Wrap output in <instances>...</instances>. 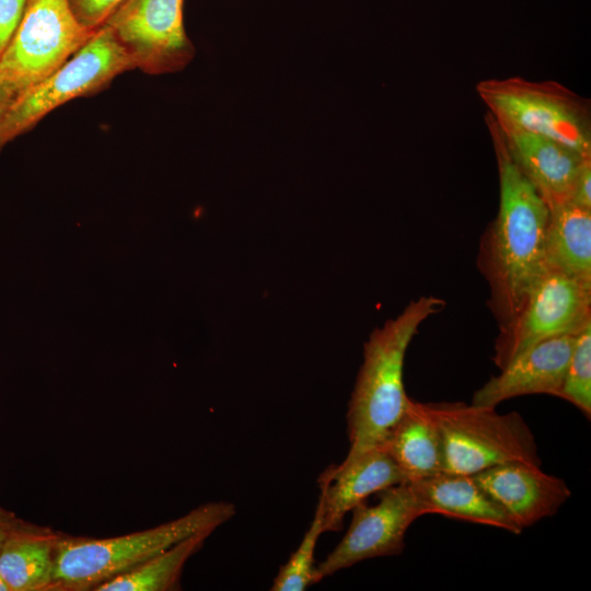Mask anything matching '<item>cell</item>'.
Masks as SVG:
<instances>
[{
	"mask_svg": "<svg viewBox=\"0 0 591 591\" xmlns=\"http://www.w3.org/2000/svg\"><path fill=\"white\" fill-rule=\"evenodd\" d=\"M472 476L521 531L555 515L571 496L564 479L526 462H507Z\"/></svg>",
	"mask_w": 591,
	"mask_h": 591,
	"instance_id": "cell-11",
	"label": "cell"
},
{
	"mask_svg": "<svg viewBox=\"0 0 591 591\" xmlns=\"http://www.w3.org/2000/svg\"><path fill=\"white\" fill-rule=\"evenodd\" d=\"M497 125L512 160L546 205L568 201L579 169L589 158L551 138Z\"/></svg>",
	"mask_w": 591,
	"mask_h": 591,
	"instance_id": "cell-14",
	"label": "cell"
},
{
	"mask_svg": "<svg viewBox=\"0 0 591 591\" xmlns=\"http://www.w3.org/2000/svg\"><path fill=\"white\" fill-rule=\"evenodd\" d=\"M184 0H124L105 24L148 74L174 73L194 58L183 19Z\"/></svg>",
	"mask_w": 591,
	"mask_h": 591,
	"instance_id": "cell-9",
	"label": "cell"
},
{
	"mask_svg": "<svg viewBox=\"0 0 591 591\" xmlns=\"http://www.w3.org/2000/svg\"><path fill=\"white\" fill-rule=\"evenodd\" d=\"M28 0H0V58L9 46Z\"/></svg>",
	"mask_w": 591,
	"mask_h": 591,
	"instance_id": "cell-23",
	"label": "cell"
},
{
	"mask_svg": "<svg viewBox=\"0 0 591 591\" xmlns=\"http://www.w3.org/2000/svg\"><path fill=\"white\" fill-rule=\"evenodd\" d=\"M135 68L114 33L101 26L63 65L13 100L0 123V150L58 106L92 95Z\"/></svg>",
	"mask_w": 591,
	"mask_h": 591,
	"instance_id": "cell-6",
	"label": "cell"
},
{
	"mask_svg": "<svg viewBox=\"0 0 591 591\" xmlns=\"http://www.w3.org/2000/svg\"><path fill=\"white\" fill-rule=\"evenodd\" d=\"M14 99L15 94L13 93V91L0 80V123L7 108L10 106Z\"/></svg>",
	"mask_w": 591,
	"mask_h": 591,
	"instance_id": "cell-26",
	"label": "cell"
},
{
	"mask_svg": "<svg viewBox=\"0 0 591 591\" xmlns=\"http://www.w3.org/2000/svg\"><path fill=\"white\" fill-rule=\"evenodd\" d=\"M591 324V283L549 268L513 318L499 328L494 363L500 369L534 345L577 335Z\"/></svg>",
	"mask_w": 591,
	"mask_h": 591,
	"instance_id": "cell-8",
	"label": "cell"
},
{
	"mask_svg": "<svg viewBox=\"0 0 591 591\" xmlns=\"http://www.w3.org/2000/svg\"><path fill=\"white\" fill-rule=\"evenodd\" d=\"M323 530V505L318 498L313 521L290 558L279 569L271 591H303L315 584L314 553Z\"/></svg>",
	"mask_w": 591,
	"mask_h": 591,
	"instance_id": "cell-20",
	"label": "cell"
},
{
	"mask_svg": "<svg viewBox=\"0 0 591 591\" xmlns=\"http://www.w3.org/2000/svg\"><path fill=\"white\" fill-rule=\"evenodd\" d=\"M407 484L426 514H441L512 534L522 532L472 475L442 472Z\"/></svg>",
	"mask_w": 591,
	"mask_h": 591,
	"instance_id": "cell-15",
	"label": "cell"
},
{
	"mask_svg": "<svg viewBox=\"0 0 591 591\" xmlns=\"http://www.w3.org/2000/svg\"><path fill=\"white\" fill-rule=\"evenodd\" d=\"M443 447V472L474 475L507 462L541 465L534 433L523 417L463 402L424 403Z\"/></svg>",
	"mask_w": 591,
	"mask_h": 591,
	"instance_id": "cell-4",
	"label": "cell"
},
{
	"mask_svg": "<svg viewBox=\"0 0 591 591\" xmlns=\"http://www.w3.org/2000/svg\"><path fill=\"white\" fill-rule=\"evenodd\" d=\"M379 494L375 505L362 502L352 509L346 534L315 567V583L363 560L394 556L404 551L408 528L426 515V511L407 483Z\"/></svg>",
	"mask_w": 591,
	"mask_h": 591,
	"instance_id": "cell-10",
	"label": "cell"
},
{
	"mask_svg": "<svg viewBox=\"0 0 591 591\" xmlns=\"http://www.w3.org/2000/svg\"><path fill=\"white\" fill-rule=\"evenodd\" d=\"M61 534L15 518L0 547V576L10 591H50Z\"/></svg>",
	"mask_w": 591,
	"mask_h": 591,
	"instance_id": "cell-16",
	"label": "cell"
},
{
	"mask_svg": "<svg viewBox=\"0 0 591 591\" xmlns=\"http://www.w3.org/2000/svg\"><path fill=\"white\" fill-rule=\"evenodd\" d=\"M549 268L591 283V209L565 201L548 207Z\"/></svg>",
	"mask_w": 591,
	"mask_h": 591,
	"instance_id": "cell-18",
	"label": "cell"
},
{
	"mask_svg": "<svg viewBox=\"0 0 591 591\" xmlns=\"http://www.w3.org/2000/svg\"><path fill=\"white\" fill-rule=\"evenodd\" d=\"M92 34L77 20L68 0H28L0 58V80L16 97L63 65Z\"/></svg>",
	"mask_w": 591,
	"mask_h": 591,
	"instance_id": "cell-7",
	"label": "cell"
},
{
	"mask_svg": "<svg viewBox=\"0 0 591 591\" xmlns=\"http://www.w3.org/2000/svg\"><path fill=\"white\" fill-rule=\"evenodd\" d=\"M16 515L14 512L0 507V547L12 526Z\"/></svg>",
	"mask_w": 591,
	"mask_h": 591,
	"instance_id": "cell-25",
	"label": "cell"
},
{
	"mask_svg": "<svg viewBox=\"0 0 591 591\" xmlns=\"http://www.w3.org/2000/svg\"><path fill=\"white\" fill-rule=\"evenodd\" d=\"M558 397L591 416V324L576 335Z\"/></svg>",
	"mask_w": 591,
	"mask_h": 591,
	"instance_id": "cell-21",
	"label": "cell"
},
{
	"mask_svg": "<svg viewBox=\"0 0 591 591\" xmlns=\"http://www.w3.org/2000/svg\"><path fill=\"white\" fill-rule=\"evenodd\" d=\"M405 483L401 470L379 447L329 465L318 479L324 533L341 530L346 514L371 495Z\"/></svg>",
	"mask_w": 591,
	"mask_h": 591,
	"instance_id": "cell-12",
	"label": "cell"
},
{
	"mask_svg": "<svg viewBox=\"0 0 591 591\" xmlns=\"http://www.w3.org/2000/svg\"><path fill=\"white\" fill-rule=\"evenodd\" d=\"M394 461L407 483L443 472V447L424 403L408 404L378 445Z\"/></svg>",
	"mask_w": 591,
	"mask_h": 591,
	"instance_id": "cell-17",
	"label": "cell"
},
{
	"mask_svg": "<svg viewBox=\"0 0 591 591\" xmlns=\"http://www.w3.org/2000/svg\"><path fill=\"white\" fill-rule=\"evenodd\" d=\"M591 158L586 159L573 182L568 201L591 209Z\"/></svg>",
	"mask_w": 591,
	"mask_h": 591,
	"instance_id": "cell-24",
	"label": "cell"
},
{
	"mask_svg": "<svg viewBox=\"0 0 591 591\" xmlns=\"http://www.w3.org/2000/svg\"><path fill=\"white\" fill-rule=\"evenodd\" d=\"M0 591H10V588L8 587V584H7L5 581L2 579L1 576H0Z\"/></svg>",
	"mask_w": 591,
	"mask_h": 591,
	"instance_id": "cell-27",
	"label": "cell"
},
{
	"mask_svg": "<svg viewBox=\"0 0 591 591\" xmlns=\"http://www.w3.org/2000/svg\"><path fill=\"white\" fill-rule=\"evenodd\" d=\"M234 514L233 503L213 501L166 523L125 535L95 538L62 533L50 591H94L185 537L216 530Z\"/></svg>",
	"mask_w": 591,
	"mask_h": 591,
	"instance_id": "cell-3",
	"label": "cell"
},
{
	"mask_svg": "<svg viewBox=\"0 0 591 591\" xmlns=\"http://www.w3.org/2000/svg\"><path fill=\"white\" fill-rule=\"evenodd\" d=\"M476 92L499 125L551 138L591 158L590 102L565 85L509 77L483 80Z\"/></svg>",
	"mask_w": 591,
	"mask_h": 591,
	"instance_id": "cell-5",
	"label": "cell"
},
{
	"mask_svg": "<svg viewBox=\"0 0 591 591\" xmlns=\"http://www.w3.org/2000/svg\"><path fill=\"white\" fill-rule=\"evenodd\" d=\"M444 304L433 296L419 297L371 333L348 403L346 456L378 447L405 410L410 398L403 379L405 354L420 324Z\"/></svg>",
	"mask_w": 591,
	"mask_h": 591,
	"instance_id": "cell-2",
	"label": "cell"
},
{
	"mask_svg": "<svg viewBox=\"0 0 591 591\" xmlns=\"http://www.w3.org/2000/svg\"><path fill=\"white\" fill-rule=\"evenodd\" d=\"M499 174V210L480 248V269L490 288L499 328L508 324L549 269L546 233L549 209L512 160L502 134L487 113Z\"/></svg>",
	"mask_w": 591,
	"mask_h": 591,
	"instance_id": "cell-1",
	"label": "cell"
},
{
	"mask_svg": "<svg viewBox=\"0 0 591 591\" xmlns=\"http://www.w3.org/2000/svg\"><path fill=\"white\" fill-rule=\"evenodd\" d=\"M575 338L557 336L526 349L476 390L471 404L497 407L503 401L531 394L558 397Z\"/></svg>",
	"mask_w": 591,
	"mask_h": 591,
	"instance_id": "cell-13",
	"label": "cell"
},
{
	"mask_svg": "<svg viewBox=\"0 0 591 591\" xmlns=\"http://www.w3.org/2000/svg\"><path fill=\"white\" fill-rule=\"evenodd\" d=\"M215 530L194 533L155 554L135 568L95 588L94 591H170L181 589L186 561L196 554Z\"/></svg>",
	"mask_w": 591,
	"mask_h": 591,
	"instance_id": "cell-19",
	"label": "cell"
},
{
	"mask_svg": "<svg viewBox=\"0 0 591 591\" xmlns=\"http://www.w3.org/2000/svg\"><path fill=\"white\" fill-rule=\"evenodd\" d=\"M124 0H68L77 20L89 31L103 26Z\"/></svg>",
	"mask_w": 591,
	"mask_h": 591,
	"instance_id": "cell-22",
	"label": "cell"
}]
</instances>
